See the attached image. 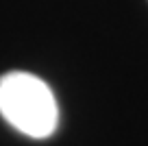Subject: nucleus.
Returning a JSON list of instances; mask_svg holds the SVG:
<instances>
[{
    "instance_id": "f257e3e1",
    "label": "nucleus",
    "mask_w": 148,
    "mask_h": 146,
    "mask_svg": "<svg viewBox=\"0 0 148 146\" xmlns=\"http://www.w3.org/2000/svg\"><path fill=\"white\" fill-rule=\"evenodd\" d=\"M0 116L35 140L50 137L59 124L52 90L31 72H7L0 76Z\"/></svg>"
}]
</instances>
